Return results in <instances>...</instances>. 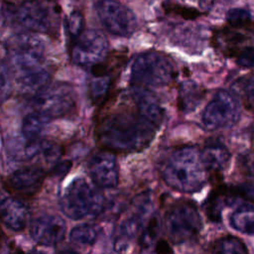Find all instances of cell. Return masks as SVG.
<instances>
[{"label": "cell", "mask_w": 254, "mask_h": 254, "mask_svg": "<svg viewBox=\"0 0 254 254\" xmlns=\"http://www.w3.org/2000/svg\"><path fill=\"white\" fill-rule=\"evenodd\" d=\"M164 121V109L146 88L133 86L120 91L101 117L95 135L109 152L133 153L147 148Z\"/></svg>", "instance_id": "6da1fadb"}, {"label": "cell", "mask_w": 254, "mask_h": 254, "mask_svg": "<svg viewBox=\"0 0 254 254\" xmlns=\"http://www.w3.org/2000/svg\"><path fill=\"white\" fill-rule=\"evenodd\" d=\"M10 63L16 79L25 92L38 93L50 83V74L45 69V46L32 34H20L8 44Z\"/></svg>", "instance_id": "7a4b0ae2"}, {"label": "cell", "mask_w": 254, "mask_h": 254, "mask_svg": "<svg viewBox=\"0 0 254 254\" xmlns=\"http://www.w3.org/2000/svg\"><path fill=\"white\" fill-rule=\"evenodd\" d=\"M206 174L200 152L192 146L173 152L162 171L166 185L182 192L199 191L205 185Z\"/></svg>", "instance_id": "3957f363"}, {"label": "cell", "mask_w": 254, "mask_h": 254, "mask_svg": "<svg viewBox=\"0 0 254 254\" xmlns=\"http://www.w3.org/2000/svg\"><path fill=\"white\" fill-rule=\"evenodd\" d=\"M177 76V69L170 58L160 52L138 55L132 63L130 82L142 88L161 87L170 84Z\"/></svg>", "instance_id": "277c9868"}, {"label": "cell", "mask_w": 254, "mask_h": 254, "mask_svg": "<svg viewBox=\"0 0 254 254\" xmlns=\"http://www.w3.org/2000/svg\"><path fill=\"white\" fill-rule=\"evenodd\" d=\"M105 200L102 192L84 179H74L61 197L62 211L70 219L94 217L102 212Z\"/></svg>", "instance_id": "5b68a950"}, {"label": "cell", "mask_w": 254, "mask_h": 254, "mask_svg": "<svg viewBox=\"0 0 254 254\" xmlns=\"http://www.w3.org/2000/svg\"><path fill=\"white\" fill-rule=\"evenodd\" d=\"M164 227L170 240L178 244L196 236L201 230L202 221L194 203L181 200L174 203L166 212Z\"/></svg>", "instance_id": "8992f818"}, {"label": "cell", "mask_w": 254, "mask_h": 254, "mask_svg": "<svg viewBox=\"0 0 254 254\" xmlns=\"http://www.w3.org/2000/svg\"><path fill=\"white\" fill-rule=\"evenodd\" d=\"M17 22L33 33L51 34L60 26V9L53 0H25L16 9Z\"/></svg>", "instance_id": "52a82bcc"}, {"label": "cell", "mask_w": 254, "mask_h": 254, "mask_svg": "<svg viewBox=\"0 0 254 254\" xmlns=\"http://www.w3.org/2000/svg\"><path fill=\"white\" fill-rule=\"evenodd\" d=\"M33 107L50 120L64 117L76 107L74 91L67 83H49L34 96Z\"/></svg>", "instance_id": "ba28073f"}, {"label": "cell", "mask_w": 254, "mask_h": 254, "mask_svg": "<svg viewBox=\"0 0 254 254\" xmlns=\"http://www.w3.org/2000/svg\"><path fill=\"white\" fill-rule=\"evenodd\" d=\"M95 12L105 30L114 36L129 37L137 29L135 14L118 0H98Z\"/></svg>", "instance_id": "9c48e42d"}, {"label": "cell", "mask_w": 254, "mask_h": 254, "mask_svg": "<svg viewBox=\"0 0 254 254\" xmlns=\"http://www.w3.org/2000/svg\"><path fill=\"white\" fill-rule=\"evenodd\" d=\"M70 51L73 64L82 67H94L108 55V41L98 30H84L75 40Z\"/></svg>", "instance_id": "30bf717a"}, {"label": "cell", "mask_w": 254, "mask_h": 254, "mask_svg": "<svg viewBox=\"0 0 254 254\" xmlns=\"http://www.w3.org/2000/svg\"><path fill=\"white\" fill-rule=\"evenodd\" d=\"M240 116L236 98L225 90L215 93L202 112V123L208 130L226 128L235 124Z\"/></svg>", "instance_id": "8fae6325"}, {"label": "cell", "mask_w": 254, "mask_h": 254, "mask_svg": "<svg viewBox=\"0 0 254 254\" xmlns=\"http://www.w3.org/2000/svg\"><path fill=\"white\" fill-rule=\"evenodd\" d=\"M88 173L97 187L115 188L119 180V169L113 153L104 150L94 154L88 163Z\"/></svg>", "instance_id": "7c38bea8"}, {"label": "cell", "mask_w": 254, "mask_h": 254, "mask_svg": "<svg viewBox=\"0 0 254 254\" xmlns=\"http://www.w3.org/2000/svg\"><path fill=\"white\" fill-rule=\"evenodd\" d=\"M65 231V221L56 214H42L36 217L30 228L32 238L44 246H54L60 243L64 238Z\"/></svg>", "instance_id": "4fadbf2b"}, {"label": "cell", "mask_w": 254, "mask_h": 254, "mask_svg": "<svg viewBox=\"0 0 254 254\" xmlns=\"http://www.w3.org/2000/svg\"><path fill=\"white\" fill-rule=\"evenodd\" d=\"M254 38V27L250 29H236L229 26L218 29L212 36V44L225 57L234 58V56Z\"/></svg>", "instance_id": "5bb4252c"}, {"label": "cell", "mask_w": 254, "mask_h": 254, "mask_svg": "<svg viewBox=\"0 0 254 254\" xmlns=\"http://www.w3.org/2000/svg\"><path fill=\"white\" fill-rule=\"evenodd\" d=\"M201 160L215 184L221 183V174L227 168L230 161V153L225 145L219 141H209L200 152Z\"/></svg>", "instance_id": "9a60e30c"}, {"label": "cell", "mask_w": 254, "mask_h": 254, "mask_svg": "<svg viewBox=\"0 0 254 254\" xmlns=\"http://www.w3.org/2000/svg\"><path fill=\"white\" fill-rule=\"evenodd\" d=\"M45 173L38 167H26L15 171L8 180L10 188L23 196H33L42 188Z\"/></svg>", "instance_id": "2e32d148"}, {"label": "cell", "mask_w": 254, "mask_h": 254, "mask_svg": "<svg viewBox=\"0 0 254 254\" xmlns=\"http://www.w3.org/2000/svg\"><path fill=\"white\" fill-rule=\"evenodd\" d=\"M0 219L10 229L20 231L27 224L28 208L17 198L5 197L0 201Z\"/></svg>", "instance_id": "e0dca14e"}, {"label": "cell", "mask_w": 254, "mask_h": 254, "mask_svg": "<svg viewBox=\"0 0 254 254\" xmlns=\"http://www.w3.org/2000/svg\"><path fill=\"white\" fill-rule=\"evenodd\" d=\"M204 89L196 82L188 80L181 84L178 94V106L183 112L194 110L204 97Z\"/></svg>", "instance_id": "ac0fdd59"}, {"label": "cell", "mask_w": 254, "mask_h": 254, "mask_svg": "<svg viewBox=\"0 0 254 254\" xmlns=\"http://www.w3.org/2000/svg\"><path fill=\"white\" fill-rule=\"evenodd\" d=\"M229 223L232 228L244 234H254V204L244 203L229 216Z\"/></svg>", "instance_id": "d6986e66"}, {"label": "cell", "mask_w": 254, "mask_h": 254, "mask_svg": "<svg viewBox=\"0 0 254 254\" xmlns=\"http://www.w3.org/2000/svg\"><path fill=\"white\" fill-rule=\"evenodd\" d=\"M49 121L50 119L37 111H33L26 115L22 124V132L28 143L40 140V137Z\"/></svg>", "instance_id": "ffe728a7"}, {"label": "cell", "mask_w": 254, "mask_h": 254, "mask_svg": "<svg viewBox=\"0 0 254 254\" xmlns=\"http://www.w3.org/2000/svg\"><path fill=\"white\" fill-rule=\"evenodd\" d=\"M225 204L226 200L222 190V184H216L215 189L212 190L203 204L207 218L213 222H219L221 220V212Z\"/></svg>", "instance_id": "44dd1931"}, {"label": "cell", "mask_w": 254, "mask_h": 254, "mask_svg": "<svg viewBox=\"0 0 254 254\" xmlns=\"http://www.w3.org/2000/svg\"><path fill=\"white\" fill-rule=\"evenodd\" d=\"M243 106L254 114V73L239 78L233 85Z\"/></svg>", "instance_id": "7402d4cb"}, {"label": "cell", "mask_w": 254, "mask_h": 254, "mask_svg": "<svg viewBox=\"0 0 254 254\" xmlns=\"http://www.w3.org/2000/svg\"><path fill=\"white\" fill-rule=\"evenodd\" d=\"M210 254H248L245 244L237 237L224 236L210 247Z\"/></svg>", "instance_id": "603a6c76"}, {"label": "cell", "mask_w": 254, "mask_h": 254, "mask_svg": "<svg viewBox=\"0 0 254 254\" xmlns=\"http://www.w3.org/2000/svg\"><path fill=\"white\" fill-rule=\"evenodd\" d=\"M99 229L94 224L82 223L74 226L69 234L70 241L76 245L89 246L92 245L98 237Z\"/></svg>", "instance_id": "cb8c5ba5"}, {"label": "cell", "mask_w": 254, "mask_h": 254, "mask_svg": "<svg viewBox=\"0 0 254 254\" xmlns=\"http://www.w3.org/2000/svg\"><path fill=\"white\" fill-rule=\"evenodd\" d=\"M161 222L157 214H152L145 224L139 234V245L142 248H148L158 237L160 232Z\"/></svg>", "instance_id": "d4e9b609"}, {"label": "cell", "mask_w": 254, "mask_h": 254, "mask_svg": "<svg viewBox=\"0 0 254 254\" xmlns=\"http://www.w3.org/2000/svg\"><path fill=\"white\" fill-rule=\"evenodd\" d=\"M226 22L227 26L236 29H250L254 26L250 13L241 8L230 9L226 14Z\"/></svg>", "instance_id": "484cf974"}, {"label": "cell", "mask_w": 254, "mask_h": 254, "mask_svg": "<svg viewBox=\"0 0 254 254\" xmlns=\"http://www.w3.org/2000/svg\"><path fill=\"white\" fill-rule=\"evenodd\" d=\"M163 8L166 13L179 16L180 18H183L185 20H194L197 17L201 16V12L196 10L195 8L184 6L175 2H165L163 3Z\"/></svg>", "instance_id": "4316f807"}, {"label": "cell", "mask_w": 254, "mask_h": 254, "mask_svg": "<svg viewBox=\"0 0 254 254\" xmlns=\"http://www.w3.org/2000/svg\"><path fill=\"white\" fill-rule=\"evenodd\" d=\"M65 27L68 35L75 40L84 31V18L79 11H72L65 20Z\"/></svg>", "instance_id": "83f0119b"}, {"label": "cell", "mask_w": 254, "mask_h": 254, "mask_svg": "<svg viewBox=\"0 0 254 254\" xmlns=\"http://www.w3.org/2000/svg\"><path fill=\"white\" fill-rule=\"evenodd\" d=\"M12 83L7 65L0 61V101L5 100L11 93Z\"/></svg>", "instance_id": "f1b7e54d"}, {"label": "cell", "mask_w": 254, "mask_h": 254, "mask_svg": "<svg viewBox=\"0 0 254 254\" xmlns=\"http://www.w3.org/2000/svg\"><path fill=\"white\" fill-rule=\"evenodd\" d=\"M235 63L241 67L254 66V47L252 45L242 48L233 58Z\"/></svg>", "instance_id": "f546056e"}, {"label": "cell", "mask_w": 254, "mask_h": 254, "mask_svg": "<svg viewBox=\"0 0 254 254\" xmlns=\"http://www.w3.org/2000/svg\"><path fill=\"white\" fill-rule=\"evenodd\" d=\"M156 254H173V249L170 243L165 239H158L155 244Z\"/></svg>", "instance_id": "4dcf8cb0"}, {"label": "cell", "mask_w": 254, "mask_h": 254, "mask_svg": "<svg viewBox=\"0 0 254 254\" xmlns=\"http://www.w3.org/2000/svg\"><path fill=\"white\" fill-rule=\"evenodd\" d=\"M57 254H78V253L73 251V250H70V249H64V250H62V251L58 252Z\"/></svg>", "instance_id": "1f68e13d"}, {"label": "cell", "mask_w": 254, "mask_h": 254, "mask_svg": "<svg viewBox=\"0 0 254 254\" xmlns=\"http://www.w3.org/2000/svg\"><path fill=\"white\" fill-rule=\"evenodd\" d=\"M250 169H251V172L254 174V154L251 158V162H250Z\"/></svg>", "instance_id": "d6a6232c"}, {"label": "cell", "mask_w": 254, "mask_h": 254, "mask_svg": "<svg viewBox=\"0 0 254 254\" xmlns=\"http://www.w3.org/2000/svg\"><path fill=\"white\" fill-rule=\"evenodd\" d=\"M28 254H44V253L42 251H39V250H32Z\"/></svg>", "instance_id": "836d02e7"}]
</instances>
